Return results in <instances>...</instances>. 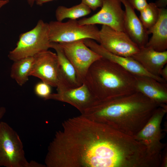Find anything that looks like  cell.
Masks as SVG:
<instances>
[{"mask_svg": "<svg viewBox=\"0 0 167 167\" xmlns=\"http://www.w3.org/2000/svg\"><path fill=\"white\" fill-rule=\"evenodd\" d=\"M160 76L167 82V65L166 64L161 70Z\"/></svg>", "mask_w": 167, "mask_h": 167, "instance_id": "26", "label": "cell"}, {"mask_svg": "<svg viewBox=\"0 0 167 167\" xmlns=\"http://www.w3.org/2000/svg\"><path fill=\"white\" fill-rule=\"evenodd\" d=\"M84 41L88 47L102 57L118 64L135 75L149 76L160 82L167 83L162 78L154 76L148 73L137 62L131 57H125L114 54L91 39H85Z\"/></svg>", "mask_w": 167, "mask_h": 167, "instance_id": "14", "label": "cell"}, {"mask_svg": "<svg viewBox=\"0 0 167 167\" xmlns=\"http://www.w3.org/2000/svg\"><path fill=\"white\" fill-rule=\"evenodd\" d=\"M49 31L48 23L39 20L33 28L20 35L15 47L9 53V59L14 62L48 50Z\"/></svg>", "mask_w": 167, "mask_h": 167, "instance_id": "4", "label": "cell"}, {"mask_svg": "<svg viewBox=\"0 0 167 167\" xmlns=\"http://www.w3.org/2000/svg\"><path fill=\"white\" fill-rule=\"evenodd\" d=\"M84 40L59 43L83 83L91 66L102 57L88 47L85 44Z\"/></svg>", "mask_w": 167, "mask_h": 167, "instance_id": "8", "label": "cell"}, {"mask_svg": "<svg viewBox=\"0 0 167 167\" xmlns=\"http://www.w3.org/2000/svg\"><path fill=\"white\" fill-rule=\"evenodd\" d=\"M167 112V105L159 106L147 124L134 137L144 146L148 155L159 167L163 165L162 152L165 146L161 141V124Z\"/></svg>", "mask_w": 167, "mask_h": 167, "instance_id": "5", "label": "cell"}, {"mask_svg": "<svg viewBox=\"0 0 167 167\" xmlns=\"http://www.w3.org/2000/svg\"><path fill=\"white\" fill-rule=\"evenodd\" d=\"M99 35V44L114 54L131 57L139 50V47L124 31H117L102 25Z\"/></svg>", "mask_w": 167, "mask_h": 167, "instance_id": "9", "label": "cell"}, {"mask_svg": "<svg viewBox=\"0 0 167 167\" xmlns=\"http://www.w3.org/2000/svg\"><path fill=\"white\" fill-rule=\"evenodd\" d=\"M136 91L155 101L160 106L167 105V83L146 76L135 75Z\"/></svg>", "mask_w": 167, "mask_h": 167, "instance_id": "17", "label": "cell"}, {"mask_svg": "<svg viewBox=\"0 0 167 167\" xmlns=\"http://www.w3.org/2000/svg\"><path fill=\"white\" fill-rule=\"evenodd\" d=\"M154 3L159 8H165L167 5V0H157Z\"/></svg>", "mask_w": 167, "mask_h": 167, "instance_id": "25", "label": "cell"}, {"mask_svg": "<svg viewBox=\"0 0 167 167\" xmlns=\"http://www.w3.org/2000/svg\"><path fill=\"white\" fill-rule=\"evenodd\" d=\"M131 57L148 73L154 76L161 77V71L167 63V51H158L144 46L139 48V51Z\"/></svg>", "mask_w": 167, "mask_h": 167, "instance_id": "16", "label": "cell"}, {"mask_svg": "<svg viewBox=\"0 0 167 167\" xmlns=\"http://www.w3.org/2000/svg\"><path fill=\"white\" fill-rule=\"evenodd\" d=\"M33 57L30 76L40 79L51 87H56L59 67L56 54L47 50Z\"/></svg>", "mask_w": 167, "mask_h": 167, "instance_id": "11", "label": "cell"}, {"mask_svg": "<svg viewBox=\"0 0 167 167\" xmlns=\"http://www.w3.org/2000/svg\"><path fill=\"white\" fill-rule=\"evenodd\" d=\"M152 34L145 46L158 51H164L167 49V9L160 8L159 19L154 25L148 31Z\"/></svg>", "mask_w": 167, "mask_h": 167, "instance_id": "18", "label": "cell"}, {"mask_svg": "<svg viewBox=\"0 0 167 167\" xmlns=\"http://www.w3.org/2000/svg\"><path fill=\"white\" fill-rule=\"evenodd\" d=\"M134 9L139 11L143 9L148 4L147 0H127Z\"/></svg>", "mask_w": 167, "mask_h": 167, "instance_id": "23", "label": "cell"}, {"mask_svg": "<svg viewBox=\"0 0 167 167\" xmlns=\"http://www.w3.org/2000/svg\"><path fill=\"white\" fill-rule=\"evenodd\" d=\"M55 0H36V4L39 6H42L45 3Z\"/></svg>", "mask_w": 167, "mask_h": 167, "instance_id": "28", "label": "cell"}, {"mask_svg": "<svg viewBox=\"0 0 167 167\" xmlns=\"http://www.w3.org/2000/svg\"><path fill=\"white\" fill-rule=\"evenodd\" d=\"M103 2V0H81V2L94 11L98 8L101 7Z\"/></svg>", "mask_w": 167, "mask_h": 167, "instance_id": "24", "label": "cell"}, {"mask_svg": "<svg viewBox=\"0 0 167 167\" xmlns=\"http://www.w3.org/2000/svg\"><path fill=\"white\" fill-rule=\"evenodd\" d=\"M91 12V10L83 3L68 8L64 6H59L55 11L57 20L62 21L66 19H76L87 15Z\"/></svg>", "mask_w": 167, "mask_h": 167, "instance_id": "20", "label": "cell"}, {"mask_svg": "<svg viewBox=\"0 0 167 167\" xmlns=\"http://www.w3.org/2000/svg\"><path fill=\"white\" fill-rule=\"evenodd\" d=\"M159 106L142 93L135 92L97 100L81 114L134 137Z\"/></svg>", "mask_w": 167, "mask_h": 167, "instance_id": "2", "label": "cell"}, {"mask_svg": "<svg viewBox=\"0 0 167 167\" xmlns=\"http://www.w3.org/2000/svg\"><path fill=\"white\" fill-rule=\"evenodd\" d=\"M57 90V92L51 93L47 100L67 103L77 109L81 113L97 101L84 83L76 88Z\"/></svg>", "mask_w": 167, "mask_h": 167, "instance_id": "12", "label": "cell"}, {"mask_svg": "<svg viewBox=\"0 0 167 167\" xmlns=\"http://www.w3.org/2000/svg\"><path fill=\"white\" fill-rule=\"evenodd\" d=\"M50 42H70L90 39L99 41V30L95 25H80L78 21L69 19L63 22L51 21L49 23Z\"/></svg>", "mask_w": 167, "mask_h": 167, "instance_id": "7", "label": "cell"}, {"mask_svg": "<svg viewBox=\"0 0 167 167\" xmlns=\"http://www.w3.org/2000/svg\"><path fill=\"white\" fill-rule=\"evenodd\" d=\"M33 60V57L14 62L11 68L10 76L19 85H23L28 80Z\"/></svg>", "mask_w": 167, "mask_h": 167, "instance_id": "19", "label": "cell"}, {"mask_svg": "<svg viewBox=\"0 0 167 167\" xmlns=\"http://www.w3.org/2000/svg\"><path fill=\"white\" fill-rule=\"evenodd\" d=\"M114 129L81 114L62 124L49 143L47 167H111L117 149Z\"/></svg>", "mask_w": 167, "mask_h": 167, "instance_id": "1", "label": "cell"}, {"mask_svg": "<svg viewBox=\"0 0 167 167\" xmlns=\"http://www.w3.org/2000/svg\"><path fill=\"white\" fill-rule=\"evenodd\" d=\"M140 12L139 19L145 28L148 31L157 21L160 15V8L157 7L154 3H148Z\"/></svg>", "mask_w": 167, "mask_h": 167, "instance_id": "21", "label": "cell"}, {"mask_svg": "<svg viewBox=\"0 0 167 167\" xmlns=\"http://www.w3.org/2000/svg\"><path fill=\"white\" fill-rule=\"evenodd\" d=\"M50 47L56 51L59 63L57 89L74 88L81 86L83 83L60 44L50 42Z\"/></svg>", "mask_w": 167, "mask_h": 167, "instance_id": "13", "label": "cell"}, {"mask_svg": "<svg viewBox=\"0 0 167 167\" xmlns=\"http://www.w3.org/2000/svg\"><path fill=\"white\" fill-rule=\"evenodd\" d=\"M28 4L31 7H32L35 2L36 0H27Z\"/></svg>", "mask_w": 167, "mask_h": 167, "instance_id": "31", "label": "cell"}, {"mask_svg": "<svg viewBox=\"0 0 167 167\" xmlns=\"http://www.w3.org/2000/svg\"><path fill=\"white\" fill-rule=\"evenodd\" d=\"M9 0H0V9L4 6L7 4Z\"/></svg>", "mask_w": 167, "mask_h": 167, "instance_id": "30", "label": "cell"}, {"mask_svg": "<svg viewBox=\"0 0 167 167\" xmlns=\"http://www.w3.org/2000/svg\"><path fill=\"white\" fill-rule=\"evenodd\" d=\"M6 109L4 107H0V120L3 117L6 112Z\"/></svg>", "mask_w": 167, "mask_h": 167, "instance_id": "29", "label": "cell"}, {"mask_svg": "<svg viewBox=\"0 0 167 167\" xmlns=\"http://www.w3.org/2000/svg\"><path fill=\"white\" fill-rule=\"evenodd\" d=\"M17 133L8 123L0 122V166L29 167Z\"/></svg>", "mask_w": 167, "mask_h": 167, "instance_id": "6", "label": "cell"}, {"mask_svg": "<svg viewBox=\"0 0 167 167\" xmlns=\"http://www.w3.org/2000/svg\"><path fill=\"white\" fill-rule=\"evenodd\" d=\"M83 83L97 100L137 92L135 75L118 64L103 57L91 66Z\"/></svg>", "mask_w": 167, "mask_h": 167, "instance_id": "3", "label": "cell"}, {"mask_svg": "<svg viewBox=\"0 0 167 167\" xmlns=\"http://www.w3.org/2000/svg\"><path fill=\"white\" fill-rule=\"evenodd\" d=\"M45 165L39 164L35 161H31L29 162V167H43Z\"/></svg>", "mask_w": 167, "mask_h": 167, "instance_id": "27", "label": "cell"}, {"mask_svg": "<svg viewBox=\"0 0 167 167\" xmlns=\"http://www.w3.org/2000/svg\"><path fill=\"white\" fill-rule=\"evenodd\" d=\"M121 1L125 8L124 31L139 48L145 46L149 40L147 30L127 0Z\"/></svg>", "mask_w": 167, "mask_h": 167, "instance_id": "15", "label": "cell"}, {"mask_svg": "<svg viewBox=\"0 0 167 167\" xmlns=\"http://www.w3.org/2000/svg\"><path fill=\"white\" fill-rule=\"evenodd\" d=\"M121 0H103L101 10L88 18L78 21L80 25L101 24L109 26L119 31H124L125 11Z\"/></svg>", "mask_w": 167, "mask_h": 167, "instance_id": "10", "label": "cell"}, {"mask_svg": "<svg viewBox=\"0 0 167 167\" xmlns=\"http://www.w3.org/2000/svg\"><path fill=\"white\" fill-rule=\"evenodd\" d=\"M51 87L49 84L43 81L38 83L35 86V92L38 96L45 100H47L52 93Z\"/></svg>", "mask_w": 167, "mask_h": 167, "instance_id": "22", "label": "cell"}]
</instances>
